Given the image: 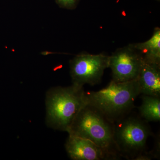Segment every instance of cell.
<instances>
[{
  "label": "cell",
  "mask_w": 160,
  "mask_h": 160,
  "mask_svg": "<svg viewBox=\"0 0 160 160\" xmlns=\"http://www.w3.org/2000/svg\"><path fill=\"white\" fill-rule=\"evenodd\" d=\"M46 123L56 130L68 132L75 118L88 104L83 87L72 84L56 87L46 96Z\"/></svg>",
  "instance_id": "obj_1"
},
{
  "label": "cell",
  "mask_w": 160,
  "mask_h": 160,
  "mask_svg": "<svg viewBox=\"0 0 160 160\" xmlns=\"http://www.w3.org/2000/svg\"><path fill=\"white\" fill-rule=\"evenodd\" d=\"M67 132L91 141L102 149L111 160L120 157L113 139L114 122L89 104L79 112Z\"/></svg>",
  "instance_id": "obj_2"
},
{
  "label": "cell",
  "mask_w": 160,
  "mask_h": 160,
  "mask_svg": "<svg viewBox=\"0 0 160 160\" xmlns=\"http://www.w3.org/2000/svg\"><path fill=\"white\" fill-rule=\"evenodd\" d=\"M141 94L137 79L117 82L112 80L106 88L86 92L88 104L114 122L131 112Z\"/></svg>",
  "instance_id": "obj_3"
},
{
  "label": "cell",
  "mask_w": 160,
  "mask_h": 160,
  "mask_svg": "<svg viewBox=\"0 0 160 160\" xmlns=\"http://www.w3.org/2000/svg\"><path fill=\"white\" fill-rule=\"evenodd\" d=\"M129 113L114 122L113 139L120 156L133 160L145 151L152 133L148 122Z\"/></svg>",
  "instance_id": "obj_4"
},
{
  "label": "cell",
  "mask_w": 160,
  "mask_h": 160,
  "mask_svg": "<svg viewBox=\"0 0 160 160\" xmlns=\"http://www.w3.org/2000/svg\"><path fill=\"white\" fill-rule=\"evenodd\" d=\"M109 56L100 53H82L70 61V74L72 84L83 87L94 86L101 81L104 71L109 67Z\"/></svg>",
  "instance_id": "obj_5"
},
{
  "label": "cell",
  "mask_w": 160,
  "mask_h": 160,
  "mask_svg": "<svg viewBox=\"0 0 160 160\" xmlns=\"http://www.w3.org/2000/svg\"><path fill=\"white\" fill-rule=\"evenodd\" d=\"M143 62L141 55L130 44L117 49L109 56L112 80L122 82L137 79Z\"/></svg>",
  "instance_id": "obj_6"
},
{
  "label": "cell",
  "mask_w": 160,
  "mask_h": 160,
  "mask_svg": "<svg viewBox=\"0 0 160 160\" xmlns=\"http://www.w3.org/2000/svg\"><path fill=\"white\" fill-rule=\"evenodd\" d=\"M65 147L73 160H111L102 149L86 139L69 134Z\"/></svg>",
  "instance_id": "obj_7"
},
{
  "label": "cell",
  "mask_w": 160,
  "mask_h": 160,
  "mask_svg": "<svg viewBox=\"0 0 160 160\" xmlns=\"http://www.w3.org/2000/svg\"><path fill=\"white\" fill-rule=\"evenodd\" d=\"M137 81L141 94L160 97V65L143 62Z\"/></svg>",
  "instance_id": "obj_8"
},
{
  "label": "cell",
  "mask_w": 160,
  "mask_h": 160,
  "mask_svg": "<svg viewBox=\"0 0 160 160\" xmlns=\"http://www.w3.org/2000/svg\"><path fill=\"white\" fill-rule=\"evenodd\" d=\"M141 55L143 62L160 65V29L157 27L149 40L143 42L130 44Z\"/></svg>",
  "instance_id": "obj_9"
},
{
  "label": "cell",
  "mask_w": 160,
  "mask_h": 160,
  "mask_svg": "<svg viewBox=\"0 0 160 160\" xmlns=\"http://www.w3.org/2000/svg\"><path fill=\"white\" fill-rule=\"evenodd\" d=\"M138 110L140 117L146 122H159L160 97L142 95V104Z\"/></svg>",
  "instance_id": "obj_10"
},
{
  "label": "cell",
  "mask_w": 160,
  "mask_h": 160,
  "mask_svg": "<svg viewBox=\"0 0 160 160\" xmlns=\"http://www.w3.org/2000/svg\"><path fill=\"white\" fill-rule=\"evenodd\" d=\"M59 6L62 8L73 9L75 8L78 0H56Z\"/></svg>",
  "instance_id": "obj_11"
},
{
  "label": "cell",
  "mask_w": 160,
  "mask_h": 160,
  "mask_svg": "<svg viewBox=\"0 0 160 160\" xmlns=\"http://www.w3.org/2000/svg\"><path fill=\"white\" fill-rule=\"evenodd\" d=\"M157 139H156L155 144L152 151L149 152V153L151 154L153 158H160V137H157Z\"/></svg>",
  "instance_id": "obj_12"
},
{
  "label": "cell",
  "mask_w": 160,
  "mask_h": 160,
  "mask_svg": "<svg viewBox=\"0 0 160 160\" xmlns=\"http://www.w3.org/2000/svg\"><path fill=\"white\" fill-rule=\"evenodd\" d=\"M153 158L149 152L144 151L133 159V160H150Z\"/></svg>",
  "instance_id": "obj_13"
}]
</instances>
